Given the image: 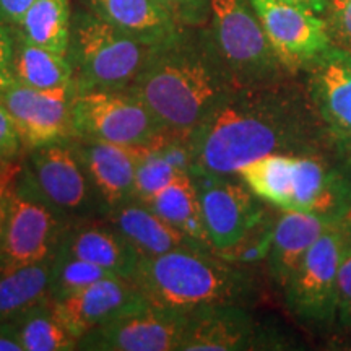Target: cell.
<instances>
[{
    "label": "cell",
    "mask_w": 351,
    "mask_h": 351,
    "mask_svg": "<svg viewBox=\"0 0 351 351\" xmlns=\"http://www.w3.org/2000/svg\"><path fill=\"white\" fill-rule=\"evenodd\" d=\"M324 135L306 88L280 80L231 90L187 140L192 171L236 176L267 155H317Z\"/></svg>",
    "instance_id": "cell-1"
},
{
    "label": "cell",
    "mask_w": 351,
    "mask_h": 351,
    "mask_svg": "<svg viewBox=\"0 0 351 351\" xmlns=\"http://www.w3.org/2000/svg\"><path fill=\"white\" fill-rule=\"evenodd\" d=\"M187 26L173 41L152 47L129 90L166 130L189 138L200 122L234 90L208 32Z\"/></svg>",
    "instance_id": "cell-2"
},
{
    "label": "cell",
    "mask_w": 351,
    "mask_h": 351,
    "mask_svg": "<svg viewBox=\"0 0 351 351\" xmlns=\"http://www.w3.org/2000/svg\"><path fill=\"white\" fill-rule=\"evenodd\" d=\"M134 282L152 304L186 314L213 306H245L256 295L247 269L200 249L140 258Z\"/></svg>",
    "instance_id": "cell-3"
},
{
    "label": "cell",
    "mask_w": 351,
    "mask_h": 351,
    "mask_svg": "<svg viewBox=\"0 0 351 351\" xmlns=\"http://www.w3.org/2000/svg\"><path fill=\"white\" fill-rule=\"evenodd\" d=\"M152 47L135 41L90 10L72 15L67 57L77 93L125 90L135 80Z\"/></svg>",
    "instance_id": "cell-4"
},
{
    "label": "cell",
    "mask_w": 351,
    "mask_h": 351,
    "mask_svg": "<svg viewBox=\"0 0 351 351\" xmlns=\"http://www.w3.org/2000/svg\"><path fill=\"white\" fill-rule=\"evenodd\" d=\"M208 34L234 88L285 80L287 70L249 0H212Z\"/></svg>",
    "instance_id": "cell-5"
},
{
    "label": "cell",
    "mask_w": 351,
    "mask_h": 351,
    "mask_svg": "<svg viewBox=\"0 0 351 351\" xmlns=\"http://www.w3.org/2000/svg\"><path fill=\"white\" fill-rule=\"evenodd\" d=\"M19 179L72 225L104 215L72 140L26 152Z\"/></svg>",
    "instance_id": "cell-6"
},
{
    "label": "cell",
    "mask_w": 351,
    "mask_h": 351,
    "mask_svg": "<svg viewBox=\"0 0 351 351\" xmlns=\"http://www.w3.org/2000/svg\"><path fill=\"white\" fill-rule=\"evenodd\" d=\"M75 137L122 147L145 145L166 129L143 101L129 90H95L73 99Z\"/></svg>",
    "instance_id": "cell-7"
},
{
    "label": "cell",
    "mask_w": 351,
    "mask_h": 351,
    "mask_svg": "<svg viewBox=\"0 0 351 351\" xmlns=\"http://www.w3.org/2000/svg\"><path fill=\"white\" fill-rule=\"evenodd\" d=\"M341 217L327 228L306 252L283 288L293 315L313 326H327L337 317V275L343 254Z\"/></svg>",
    "instance_id": "cell-8"
},
{
    "label": "cell",
    "mask_w": 351,
    "mask_h": 351,
    "mask_svg": "<svg viewBox=\"0 0 351 351\" xmlns=\"http://www.w3.org/2000/svg\"><path fill=\"white\" fill-rule=\"evenodd\" d=\"M70 225L69 219L16 179L8 200L0 270L56 257Z\"/></svg>",
    "instance_id": "cell-9"
},
{
    "label": "cell",
    "mask_w": 351,
    "mask_h": 351,
    "mask_svg": "<svg viewBox=\"0 0 351 351\" xmlns=\"http://www.w3.org/2000/svg\"><path fill=\"white\" fill-rule=\"evenodd\" d=\"M205 230L217 256L230 252L269 213L238 176L192 171Z\"/></svg>",
    "instance_id": "cell-10"
},
{
    "label": "cell",
    "mask_w": 351,
    "mask_h": 351,
    "mask_svg": "<svg viewBox=\"0 0 351 351\" xmlns=\"http://www.w3.org/2000/svg\"><path fill=\"white\" fill-rule=\"evenodd\" d=\"M189 314L150 301L93 328L78 340L86 351H179L186 337Z\"/></svg>",
    "instance_id": "cell-11"
},
{
    "label": "cell",
    "mask_w": 351,
    "mask_h": 351,
    "mask_svg": "<svg viewBox=\"0 0 351 351\" xmlns=\"http://www.w3.org/2000/svg\"><path fill=\"white\" fill-rule=\"evenodd\" d=\"M280 64L288 73L306 70L332 47L326 20L287 0H249Z\"/></svg>",
    "instance_id": "cell-12"
},
{
    "label": "cell",
    "mask_w": 351,
    "mask_h": 351,
    "mask_svg": "<svg viewBox=\"0 0 351 351\" xmlns=\"http://www.w3.org/2000/svg\"><path fill=\"white\" fill-rule=\"evenodd\" d=\"M77 88L38 90L13 83L0 93V104L10 114L25 150L75 137L73 99Z\"/></svg>",
    "instance_id": "cell-13"
},
{
    "label": "cell",
    "mask_w": 351,
    "mask_h": 351,
    "mask_svg": "<svg viewBox=\"0 0 351 351\" xmlns=\"http://www.w3.org/2000/svg\"><path fill=\"white\" fill-rule=\"evenodd\" d=\"M304 72L306 91L326 134L351 150V52L328 47Z\"/></svg>",
    "instance_id": "cell-14"
},
{
    "label": "cell",
    "mask_w": 351,
    "mask_h": 351,
    "mask_svg": "<svg viewBox=\"0 0 351 351\" xmlns=\"http://www.w3.org/2000/svg\"><path fill=\"white\" fill-rule=\"evenodd\" d=\"M147 302L134 278L109 276L64 300H52L54 313L65 328L80 340L93 328Z\"/></svg>",
    "instance_id": "cell-15"
},
{
    "label": "cell",
    "mask_w": 351,
    "mask_h": 351,
    "mask_svg": "<svg viewBox=\"0 0 351 351\" xmlns=\"http://www.w3.org/2000/svg\"><path fill=\"white\" fill-rule=\"evenodd\" d=\"M265 332L244 306L226 304L189 314L186 337L179 351H243L269 348Z\"/></svg>",
    "instance_id": "cell-16"
},
{
    "label": "cell",
    "mask_w": 351,
    "mask_h": 351,
    "mask_svg": "<svg viewBox=\"0 0 351 351\" xmlns=\"http://www.w3.org/2000/svg\"><path fill=\"white\" fill-rule=\"evenodd\" d=\"M70 140L90 176L104 215L134 199L137 160L132 147L82 137Z\"/></svg>",
    "instance_id": "cell-17"
},
{
    "label": "cell",
    "mask_w": 351,
    "mask_h": 351,
    "mask_svg": "<svg viewBox=\"0 0 351 351\" xmlns=\"http://www.w3.org/2000/svg\"><path fill=\"white\" fill-rule=\"evenodd\" d=\"M59 249L125 278H134L142 258L134 245L103 218L70 225Z\"/></svg>",
    "instance_id": "cell-18"
},
{
    "label": "cell",
    "mask_w": 351,
    "mask_h": 351,
    "mask_svg": "<svg viewBox=\"0 0 351 351\" xmlns=\"http://www.w3.org/2000/svg\"><path fill=\"white\" fill-rule=\"evenodd\" d=\"M341 217L337 213H314V212H289L275 219L274 238H271L270 254L267 257L269 274L280 288L295 274L311 245L319 236Z\"/></svg>",
    "instance_id": "cell-19"
},
{
    "label": "cell",
    "mask_w": 351,
    "mask_h": 351,
    "mask_svg": "<svg viewBox=\"0 0 351 351\" xmlns=\"http://www.w3.org/2000/svg\"><path fill=\"white\" fill-rule=\"evenodd\" d=\"M88 10L145 46H161L187 26L156 0H85Z\"/></svg>",
    "instance_id": "cell-20"
},
{
    "label": "cell",
    "mask_w": 351,
    "mask_h": 351,
    "mask_svg": "<svg viewBox=\"0 0 351 351\" xmlns=\"http://www.w3.org/2000/svg\"><path fill=\"white\" fill-rule=\"evenodd\" d=\"M101 218L124 236L142 258L163 256L176 249H200L178 228L137 199L127 200Z\"/></svg>",
    "instance_id": "cell-21"
},
{
    "label": "cell",
    "mask_w": 351,
    "mask_h": 351,
    "mask_svg": "<svg viewBox=\"0 0 351 351\" xmlns=\"http://www.w3.org/2000/svg\"><path fill=\"white\" fill-rule=\"evenodd\" d=\"M54 258L0 270V322H13L51 298Z\"/></svg>",
    "instance_id": "cell-22"
},
{
    "label": "cell",
    "mask_w": 351,
    "mask_h": 351,
    "mask_svg": "<svg viewBox=\"0 0 351 351\" xmlns=\"http://www.w3.org/2000/svg\"><path fill=\"white\" fill-rule=\"evenodd\" d=\"M143 204L178 228L184 236H187L200 249L213 252L207 230H205L199 192H197L194 178L191 173L176 178L163 191L158 192L152 199L145 200Z\"/></svg>",
    "instance_id": "cell-23"
},
{
    "label": "cell",
    "mask_w": 351,
    "mask_h": 351,
    "mask_svg": "<svg viewBox=\"0 0 351 351\" xmlns=\"http://www.w3.org/2000/svg\"><path fill=\"white\" fill-rule=\"evenodd\" d=\"M15 34V57H13V75L20 85L38 90H57V88H75L73 67L67 54H57L44 49Z\"/></svg>",
    "instance_id": "cell-24"
},
{
    "label": "cell",
    "mask_w": 351,
    "mask_h": 351,
    "mask_svg": "<svg viewBox=\"0 0 351 351\" xmlns=\"http://www.w3.org/2000/svg\"><path fill=\"white\" fill-rule=\"evenodd\" d=\"M295 160L296 155H267L239 168L236 176L258 200L288 210L295 184Z\"/></svg>",
    "instance_id": "cell-25"
},
{
    "label": "cell",
    "mask_w": 351,
    "mask_h": 351,
    "mask_svg": "<svg viewBox=\"0 0 351 351\" xmlns=\"http://www.w3.org/2000/svg\"><path fill=\"white\" fill-rule=\"evenodd\" d=\"M72 12L69 0H34L13 32L25 41L67 54Z\"/></svg>",
    "instance_id": "cell-26"
},
{
    "label": "cell",
    "mask_w": 351,
    "mask_h": 351,
    "mask_svg": "<svg viewBox=\"0 0 351 351\" xmlns=\"http://www.w3.org/2000/svg\"><path fill=\"white\" fill-rule=\"evenodd\" d=\"M23 351H72L78 340L54 313L52 300L44 301L13 320Z\"/></svg>",
    "instance_id": "cell-27"
},
{
    "label": "cell",
    "mask_w": 351,
    "mask_h": 351,
    "mask_svg": "<svg viewBox=\"0 0 351 351\" xmlns=\"http://www.w3.org/2000/svg\"><path fill=\"white\" fill-rule=\"evenodd\" d=\"M109 276H119L103 267L73 257L64 251H57L52 269L51 298L52 300H64V298L75 295L80 289L90 287L91 283L99 282Z\"/></svg>",
    "instance_id": "cell-28"
},
{
    "label": "cell",
    "mask_w": 351,
    "mask_h": 351,
    "mask_svg": "<svg viewBox=\"0 0 351 351\" xmlns=\"http://www.w3.org/2000/svg\"><path fill=\"white\" fill-rule=\"evenodd\" d=\"M275 219L276 218L267 217L236 247L219 257L244 269L267 261L271 247V238H274Z\"/></svg>",
    "instance_id": "cell-29"
},
{
    "label": "cell",
    "mask_w": 351,
    "mask_h": 351,
    "mask_svg": "<svg viewBox=\"0 0 351 351\" xmlns=\"http://www.w3.org/2000/svg\"><path fill=\"white\" fill-rule=\"evenodd\" d=\"M345 244L337 275V315L340 322L351 327V208L341 215Z\"/></svg>",
    "instance_id": "cell-30"
},
{
    "label": "cell",
    "mask_w": 351,
    "mask_h": 351,
    "mask_svg": "<svg viewBox=\"0 0 351 351\" xmlns=\"http://www.w3.org/2000/svg\"><path fill=\"white\" fill-rule=\"evenodd\" d=\"M322 16L333 46L351 52V0H326Z\"/></svg>",
    "instance_id": "cell-31"
},
{
    "label": "cell",
    "mask_w": 351,
    "mask_h": 351,
    "mask_svg": "<svg viewBox=\"0 0 351 351\" xmlns=\"http://www.w3.org/2000/svg\"><path fill=\"white\" fill-rule=\"evenodd\" d=\"M184 26H200L210 16L212 0H156Z\"/></svg>",
    "instance_id": "cell-32"
},
{
    "label": "cell",
    "mask_w": 351,
    "mask_h": 351,
    "mask_svg": "<svg viewBox=\"0 0 351 351\" xmlns=\"http://www.w3.org/2000/svg\"><path fill=\"white\" fill-rule=\"evenodd\" d=\"M13 57H15V34L12 26L0 15V93L15 83Z\"/></svg>",
    "instance_id": "cell-33"
},
{
    "label": "cell",
    "mask_w": 351,
    "mask_h": 351,
    "mask_svg": "<svg viewBox=\"0 0 351 351\" xmlns=\"http://www.w3.org/2000/svg\"><path fill=\"white\" fill-rule=\"evenodd\" d=\"M23 142L13 124L10 114L0 104V160H12L23 155Z\"/></svg>",
    "instance_id": "cell-34"
},
{
    "label": "cell",
    "mask_w": 351,
    "mask_h": 351,
    "mask_svg": "<svg viewBox=\"0 0 351 351\" xmlns=\"http://www.w3.org/2000/svg\"><path fill=\"white\" fill-rule=\"evenodd\" d=\"M23 169V158L0 160V197H5L12 192L16 179Z\"/></svg>",
    "instance_id": "cell-35"
},
{
    "label": "cell",
    "mask_w": 351,
    "mask_h": 351,
    "mask_svg": "<svg viewBox=\"0 0 351 351\" xmlns=\"http://www.w3.org/2000/svg\"><path fill=\"white\" fill-rule=\"evenodd\" d=\"M34 0H0V15L12 28L20 25L25 13L33 5Z\"/></svg>",
    "instance_id": "cell-36"
},
{
    "label": "cell",
    "mask_w": 351,
    "mask_h": 351,
    "mask_svg": "<svg viewBox=\"0 0 351 351\" xmlns=\"http://www.w3.org/2000/svg\"><path fill=\"white\" fill-rule=\"evenodd\" d=\"M0 351H23L13 322H0Z\"/></svg>",
    "instance_id": "cell-37"
},
{
    "label": "cell",
    "mask_w": 351,
    "mask_h": 351,
    "mask_svg": "<svg viewBox=\"0 0 351 351\" xmlns=\"http://www.w3.org/2000/svg\"><path fill=\"white\" fill-rule=\"evenodd\" d=\"M8 200H10V194L5 197H0V251H2L3 236H5V226H7V217H8Z\"/></svg>",
    "instance_id": "cell-38"
},
{
    "label": "cell",
    "mask_w": 351,
    "mask_h": 351,
    "mask_svg": "<svg viewBox=\"0 0 351 351\" xmlns=\"http://www.w3.org/2000/svg\"><path fill=\"white\" fill-rule=\"evenodd\" d=\"M287 2L309 8V10L319 13V15H322L324 10H326V0H287Z\"/></svg>",
    "instance_id": "cell-39"
}]
</instances>
